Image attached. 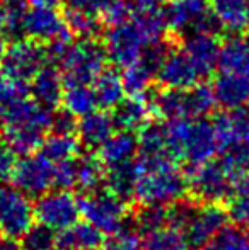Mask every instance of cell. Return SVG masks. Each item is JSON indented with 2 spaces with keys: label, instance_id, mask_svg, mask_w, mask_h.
Listing matches in <instances>:
<instances>
[{
  "label": "cell",
  "instance_id": "bcb514c9",
  "mask_svg": "<svg viewBox=\"0 0 249 250\" xmlns=\"http://www.w3.org/2000/svg\"><path fill=\"white\" fill-rule=\"evenodd\" d=\"M31 5H46V7H58L65 0H29Z\"/></svg>",
  "mask_w": 249,
  "mask_h": 250
},
{
  "label": "cell",
  "instance_id": "d6986e66",
  "mask_svg": "<svg viewBox=\"0 0 249 250\" xmlns=\"http://www.w3.org/2000/svg\"><path fill=\"white\" fill-rule=\"evenodd\" d=\"M29 96L50 111H57L62 104L65 82L57 65H45L27 85Z\"/></svg>",
  "mask_w": 249,
  "mask_h": 250
},
{
  "label": "cell",
  "instance_id": "5b68a950",
  "mask_svg": "<svg viewBox=\"0 0 249 250\" xmlns=\"http://www.w3.org/2000/svg\"><path fill=\"white\" fill-rule=\"evenodd\" d=\"M152 112L167 119L206 118L215 109L213 89L206 83H196L189 89H160L150 101Z\"/></svg>",
  "mask_w": 249,
  "mask_h": 250
},
{
  "label": "cell",
  "instance_id": "7402d4cb",
  "mask_svg": "<svg viewBox=\"0 0 249 250\" xmlns=\"http://www.w3.org/2000/svg\"><path fill=\"white\" fill-rule=\"evenodd\" d=\"M138 153V135L135 131H116L104 145L96 150V155L106 168L114 165L128 164L136 158Z\"/></svg>",
  "mask_w": 249,
  "mask_h": 250
},
{
  "label": "cell",
  "instance_id": "f546056e",
  "mask_svg": "<svg viewBox=\"0 0 249 250\" xmlns=\"http://www.w3.org/2000/svg\"><path fill=\"white\" fill-rule=\"evenodd\" d=\"M142 235L140 250H191L183 231L173 225L145 231Z\"/></svg>",
  "mask_w": 249,
  "mask_h": 250
},
{
  "label": "cell",
  "instance_id": "30bf717a",
  "mask_svg": "<svg viewBox=\"0 0 249 250\" xmlns=\"http://www.w3.org/2000/svg\"><path fill=\"white\" fill-rule=\"evenodd\" d=\"M162 12L167 29L178 36L184 38L191 33L217 34L222 31L213 17L208 0H169Z\"/></svg>",
  "mask_w": 249,
  "mask_h": 250
},
{
  "label": "cell",
  "instance_id": "2e32d148",
  "mask_svg": "<svg viewBox=\"0 0 249 250\" xmlns=\"http://www.w3.org/2000/svg\"><path fill=\"white\" fill-rule=\"evenodd\" d=\"M157 80L164 89H189L203 79L186 53L171 48L157 70Z\"/></svg>",
  "mask_w": 249,
  "mask_h": 250
},
{
  "label": "cell",
  "instance_id": "836d02e7",
  "mask_svg": "<svg viewBox=\"0 0 249 250\" xmlns=\"http://www.w3.org/2000/svg\"><path fill=\"white\" fill-rule=\"evenodd\" d=\"M65 22L70 34L79 40H96L103 29V21L96 14L80 12V10L67 9Z\"/></svg>",
  "mask_w": 249,
  "mask_h": 250
},
{
  "label": "cell",
  "instance_id": "74e56055",
  "mask_svg": "<svg viewBox=\"0 0 249 250\" xmlns=\"http://www.w3.org/2000/svg\"><path fill=\"white\" fill-rule=\"evenodd\" d=\"M55 240H57V231L36 221L21 238V247L23 250H55Z\"/></svg>",
  "mask_w": 249,
  "mask_h": 250
},
{
  "label": "cell",
  "instance_id": "7bdbcfd3",
  "mask_svg": "<svg viewBox=\"0 0 249 250\" xmlns=\"http://www.w3.org/2000/svg\"><path fill=\"white\" fill-rule=\"evenodd\" d=\"M167 2L169 0H128L133 10H157Z\"/></svg>",
  "mask_w": 249,
  "mask_h": 250
},
{
  "label": "cell",
  "instance_id": "83f0119b",
  "mask_svg": "<svg viewBox=\"0 0 249 250\" xmlns=\"http://www.w3.org/2000/svg\"><path fill=\"white\" fill-rule=\"evenodd\" d=\"M38 151L43 157H46L51 164H60V162L79 157L80 151H82V143H80L77 133H73V135L51 133L43 140Z\"/></svg>",
  "mask_w": 249,
  "mask_h": 250
},
{
  "label": "cell",
  "instance_id": "c3c4849f",
  "mask_svg": "<svg viewBox=\"0 0 249 250\" xmlns=\"http://www.w3.org/2000/svg\"><path fill=\"white\" fill-rule=\"evenodd\" d=\"M91 250H96V249H91Z\"/></svg>",
  "mask_w": 249,
  "mask_h": 250
},
{
  "label": "cell",
  "instance_id": "b9f144b4",
  "mask_svg": "<svg viewBox=\"0 0 249 250\" xmlns=\"http://www.w3.org/2000/svg\"><path fill=\"white\" fill-rule=\"evenodd\" d=\"M67 2V9L72 10H80V12H89V14H96L99 16L101 10L104 9L110 0H65Z\"/></svg>",
  "mask_w": 249,
  "mask_h": 250
},
{
  "label": "cell",
  "instance_id": "d590c367",
  "mask_svg": "<svg viewBox=\"0 0 249 250\" xmlns=\"http://www.w3.org/2000/svg\"><path fill=\"white\" fill-rule=\"evenodd\" d=\"M133 225L140 233L173 225V204L169 206H143L136 214Z\"/></svg>",
  "mask_w": 249,
  "mask_h": 250
},
{
  "label": "cell",
  "instance_id": "8992f818",
  "mask_svg": "<svg viewBox=\"0 0 249 250\" xmlns=\"http://www.w3.org/2000/svg\"><path fill=\"white\" fill-rule=\"evenodd\" d=\"M108 55L97 40H79L72 43L57 63L67 85H92L106 68Z\"/></svg>",
  "mask_w": 249,
  "mask_h": 250
},
{
  "label": "cell",
  "instance_id": "7c38bea8",
  "mask_svg": "<svg viewBox=\"0 0 249 250\" xmlns=\"http://www.w3.org/2000/svg\"><path fill=\"white\" fill-rule=\"evenodd\" d=\"M34 214L38 223L53 231H62L75 225L82 216L80 198L67 189H51L38 198Z\"/></svg>",
  "mask_w": 249,
  "mask_h": 250
},
{
  "label": "cell",
  "instance_id": "f1b7e54d",
  "mask_svg": "<svg viewBox=\"0 0 249 250\" xmlns=\"http://www.w3.org/2000/svg\"><path fill=\"white\" fill-rule=\"evenodd\" d=\"M104 181H106V167L103 162L97 158L96 153H80L79 160H77V186L82 194L87 192L97 191L103 188Z\"/></svg>",
  "mask_w": 249,
  "mask_h": 250
},
{
  "label": "cell",
  "instance_id": "cb8c5ba5",
  "mask_svg": "<svg viewBox=\"0 0 249 250\" xmlns=\"http://www.w3.org/2000/svg\"><path fill=\"white\" fill-rule=\"evenodd\" d=\"M116 128L125 131H140L150 121L152 105L143 96H128L113 109Z\"/></svg>",
  "mask_w": 249,
  "mask_h": 250
},
{
  "label": "cell",
  "instance_id": "ac0fdd59",
  "mask_svg": "<svg viewBox=\"0 0 249 250\" xmlns=\"http://www.w3.org/2000/svg\"><path fill=\"white\" fill-rule=\"evenodd\" d=\"M220 44L222 43L213 33H191L183 38L181 50L193 62L202 79H206L219 66Z\"/></svg>",
  "mask_w": 249,
  "mask_h": 250
},
{
  "label": "cell",
  "instance_id": "52a82bcc",
  "mask_svg": "<svg viewBox=\"0 0 249 250\" xmlns=\"http://www.w3.org/2000/svg\"><path fill=\"white\" fill-rule=\"evenodd\" d=\"M48 63L46 50L34 40H17L5 46L0 58L3 79L19 85H29L33 77Z\"/></svg>",
  "mask_w": 249,
  "mask_h": 250
},
{
  "label": "cell",
  "instance_id": "9a60e30c",
  "mask_svg": "<svg viewBox=\"0 0 249 250\" xmlns=\"http://www.w3.org/2000/svg\"><path fill=\"white\" fill-rule=\"evenodd\" d=\"M21 34L46 44L70 34V31L67 27L65 16L58 12L57 7L31 5L21 21Z\"/></svg>",
  "mask_w": 249,
  "mask_h": 250
},
{
  "label": "cell",
  "instance_id": "d6a6232c",
  "mask_svg": "<svg viewBox=\"0 0 249 250\" xmlns=\"http://www.w3.org/2000/svg\"><path fill=\"white\" fill-rule=\"evenodd\" d=\"M132 21L136 27L140 29V33L143 34V38L147 40V43H159L164 41L167 31V24L164 19V12L160 9L157 10H133Z\"/></svg>",
  "mask_w": 249,
  "mask_h": 250
},
{
  "label": "cell",
  "instance_id": "1f68e13d",
  "mask_svg": "<svg viewBox=\"0 0 249 250\" xmlns=\"http://www.w3.org/2000/svg\"><path fill=\"white\" fill-rule=\"evenodd\" d=\"M121 79H123L126 96H145L152 80L157 79V70L149 65L145 60L140 58L132 66L125 68Z\"/></svg>",
  "mask_w": 249,
  "mask_h": 250
},
{
  "label": "cell",
  "instance_id": "277c9868",
  "mask_svg": "<svg viewBox=\"0 0 249 250\" xmlns=\"http://www.w3.org/2000/svg\"><path fill=\"white\" fill-rule=\"evenodd\" d=\"M229 209L222 203H180L173 204V225L183 231L191 250L208 244L229 225Z\"/></svg>",
  "mask_w": 249,
  "mask_h": 250
},
{
  "label": "cell",
  "instance_id": "d4e9b609",
  "mask_svg": "<svg viewBox=\"0 0 249 250\" xmlns=\"http://www.w3.org/2000/svg\"><path fill=\"white\" fill-rule=\"evenodd\" d=\"M104 233L89 221H77L75 225L57 231L55 250H91L101 247Z\"/></svg>",
  "mask_w": 249,
  "mask_h": 250
},
{
  "label": "cell",
  "instance_id": "60d3db41",
  "mask_svg": "<svg viewBox=\"0 0 249 250\" xmlns=\"http://www.w3.org/2000/svg\"><path fill=\"white\" fill-rule=\"evenodd\" d=\"M229 209V216L236 221L239 227L249 231V196L243 198H234L227 206Z\"/></svg>",
  "mask_w": 249,
  "mask_h": 250
},
{
  "label": "cell",
  "instance_id": "e0dca14e",
  "mask_svg": "<svg viewBox=\"0 0 249 250\" xmlns=\"http://www.w3.org/2000/svg\"><path fill=\"white\" fill-rule=\"evenodd\" d=\"M212 123L222 153L249 142V109H226Z\"/></svg>",
  "mask_w": 249,
  "mask_h": 250
},
{
  "label": "cell",
  "instance_id": "44dd1931",
  "mask_svg": "<svg viewBox=\"0 0 249 250\" xmlns=\"http://www.w3.org/2000/svg\"><path fill=\"white\" fill-rule=\"evenodd\" d=\"M217 104L224 109H239L249 104V75L222 72L213 80Z\"/></svg>",
  "mask_w": 249,
  "mask_h": 250
},
{
  "label": "cell",
  "instance_id": "4fadbf2b",
  "mask_svg": "<svg viewBox=\"0 0 249 250\" xmlns=\"http://www.w3.org/2000/svg\"><path fill=\"white\" fill-rule=\"evenodd\" d=\"M10 184L29 198H40L55 189V164L40 151L23 155L12 175Z\"/></svg>",
  "mask_w": 249,
  "mask_h": 250
},
{
  "label": "cell",
  "instance_id": "f6af8a7d",
  "mask_svg": "<svg viewBox=\"0 0 249 250\" xmlns=\"http://www.w3.org/2000/svg\"><path fill=\"white\" fill-rule=\"evenodd\" d=\"M0 250H23V247L17 240L0 237Z\"/></svg>",
  "mask_w": 249,
  "mask_h": 250
},
{
  "label": "cell",
  "instance_id": "ba28073f",
  "mask_svg": "<svg viewBox=\"0 0 249 250\" xmlns=\"http://www.w3.org/2000/svg\"><path fill=\"white\" fill-rule=\"evenodd\" d=\"M80 211L86 221L96 227L104 235L120 230L128 220V201L111 192L110 189H97V191L82 194L80 198Z\"/></svg>",
  "mask_w": 249,
  "mask_h": 250
},
{
  "label": "cell",
  "instance_id": "9c48e42d",
  "mask_svg": "<svg viewBox=\"0 0 249 250\" xmlns=\"http://www.w3.org/2000/svg\"><path fill=\"white\" fill-rule=\"evenodd\" d=\"M189 194L198 203H226L234 199L232 172L229 165L220 160H210L188 170Z\"/></svg>",
  "mask_w": 249,
  "mask_h": 250
},
{
  "label": "cell",
  "instance_id": "8fae6325",
  "mask_svg": "<svg viewBox=\"0 0 249 250\" xmlns=\"http://www.w3.org/2000/svg\"><path fill=\"white\" fill-rule=\"evenodd\" d=\"M36 223L31 198L14 186H0V237L21 240Z\"/></svg>",
  "mask_w": 249,
  "mask_h": 250
},
{
  "label": "cell",
  "instance_id": "6da1fadb",
  "mask_svg": "<svg viewBox=\"0 0 249 250\" xmlns=\"http://www.w3.org/2000/svg\"><path fill=\"white\" fill-rule=\"evenodd\" d=\"M53 112L29 96L27 85L7 80L0 96V136L19 155L38 151L51 131Z\"/></svg>",
  "mask_w": 249,
  "mask_h": 250
},
{
  "label": "cell",
  "instance_id": "4316f807",
  "mask_svg": "<svg viewBox=\"0 0 249 250\" xmlns=\"http://www.w3.org/2000/svg\"><path fill=\"white\" fill-rule=\"evenodd\" d=\"M92 90L96 94L97 107L99 109H114L125 99L123 79L114 68H104L92 83Z\"/></svg>",
  "mask_w": 249,
  "mask_h": 250
},
{
  "label": "cell",
  "instance_id": "ab89813d",
  "mask_svg": "<svg viewBox=\"0 0 249 250\" xmlns=\"http://www.w3.org/2000/svg\"><path fill=\"white\" fill-rule=\"evenodd\" d=\"M19 153L12 146L0 142V182L10 184L16 167L19 164Z\"/></svg>",
  "mask_w": 249,
  "mask_h": 250
},
{
  "label": "cell",
  "instance_id": "8d00e7d4",
  "mask_svg": "<svg viewBox=\"0 0 249 250\" xmlns=\"http://www.w3.org/2000/svg\"><path fill=\"white\" fill-rule=\"evenodd\" d=\"M140 247H142V237L135 225L133 227L125 225L123 228L104 237L101 244L103 250H140Z\"/></svg>",
  "mask_w": 249,
  "mask_h": 250
},
{
  "label": "cell",
  "instance_id": "7dc6e473",
  "mask_svg": "<svg viewBox=\"0 0 249 250\" xmlns=\"http://www.w3.org/2000/svg\"><path fill=\"white\" fill-rule=\"evenodd\" d=\"M244 34H246V36H244V40H246L248 43H249V26H248V29L244 31Z\"/></svg>",
  "mask_w": 249,
  "mask_h": 250
},
{
  "label": "cell",
  "instance_id": "4dcf8cb0",
  "mask_svg": "<svg viewBox=\"0 0 249 250\" xmlns=\"http://www.w3.org/2000/svg\"><path fill=\"white\" fill-rule=\"evenodd\" d=\"M62 105L75 118H84L97 109L92 85H67L63 90Z\"/></svg>",
  "mask_w": 249,
  "mask_h": 250
},
{
  "label": "cell",
  "instance_id": "f35d334b",
  "mask_svg": "<svg viewBox=\"0 0 249 250\" xmlns=\"http://www.w3.org/2000/svg\"><path fill=\"white\" fill-rule=\"evenodd\" d=\"M132 16L133 9L128 3V0H110L99 14L103 24H108L110 27L126 22L132 19Z\"/></svg>",
  "mask_w": 249,
  "mask_h": 250
},
{
  "label": "cell",
  "instance_id": "603a6c76",
  "mask_svg": "<svg viewBox=\"0 0 249 250\" xmlns=\"http://www.w3.org/2000/svg\"><path fill=\"white\" fill-rule=\"evenodd\" d=\"M220 29L241 34L249 26V0H208Z\"/></svg>",
  "mask_w": 249,
  "mask_h": 250
},
{
  "label": "cell",
  "instance_id": "5bb4252c",
  "mask_svg": "<svg viewBox=\"0 0 249 250\" xmlns=\"http://www.w3.org/2000/svg\"><path fill=\"white\" fill-rule=\"evenodd\" d=\"M147 46L149 43L132 19L118 26H111L104 34V50L108 60L123 70L138 62Z\"/></svg>",
  "mask_w": 249,
  "mask_h": 250
},
{
  "label": "cell",
  "instance_id": "484cf974",
  "mask_svg": "<svg viewBox=\"0 0 249 250\" xmlns=\"http://www.w3.org/2000/svg\"><path fill=\"white\" fill-rule=\"evenodd\" d=\"M219 68L226 73L249 75V43L244 38L230 36L220 44Z\"/></svg>",
  "mask_w": 249,
  "mask_h": 250
},
{
  "label": "cell",
  "instance_id": "ffe728a7",
  "mask_svg": "<svg viewBox=\"0 0 249 250\" xmlns=\"http://www.w3.org/2000/svg\"><path fill=\"white\" fill-rule=\"evenodd\" d=\"M116 129L118 128L113 114L101 109V111H94L80 119L77 125V136H79L82 146L97 150L116 133Z\"/></svg>",
  "mask_w": 249,
  "mask_h": 250
},
{
  "label": "cell",
  "instance_id": "ee69618b",
  "mask_svg": "<svg viewBox=\"0 0 249 250\" xmlns=\"http://www.w3.org/2000/svg\"><path fill=\"white\" fill-rule=\"evenodd\" d=\"M12 33V24H10L9 10H7L5 0H0V34Z\"/></svg>",
  "mask_w": 249,
  "mask_h": 250
},
{
  "label": "cell",
  "instance_id": "e575fe53",
  "mask_svg": "<svg viewBox=\"0 0 249 250\" xmlns=\"http://www.w3.org/2000/svg\"><path fill=\"white\" fill-rule=\"evenodd\" d=\"M198 250H249V231L239 225H227Z\"/></svg>",
  "mask_w": 249,
  "mask_h": 250
},
{
  "label": "cell",
  "instance_id": "3957f363",
  "mask_svg": "<svg viewBox=\"0 0 249 250\" xmlns=\"http://www.w3.org/2000/svg\"><path fill=\"white\" fill-rule=\"evenodd\" d=\"M166 143L171 157L188 170L213 160L219 151L213 123L206 118L167 119L164 123Z\"/></svg>",
  "mask_w": 249,
  "mask_h": 250
},
{
  "label": "cell",
  "instance_id": "7a4b0ae2",
  "mask_svg": "<svg viewBox=\"0 0 249 250\" xmlns=\"http://www.w3.org/2000/svg\"><path fill=\"white\" fill-rule=\"evenodd\" d=\"M135 168L133 199L142 206H169L189 194L188 172L183 170L173 157L136 155Z\"/></svg>",
  "mask_w": 249,
  "mask_h": 250
}]
</instances>
